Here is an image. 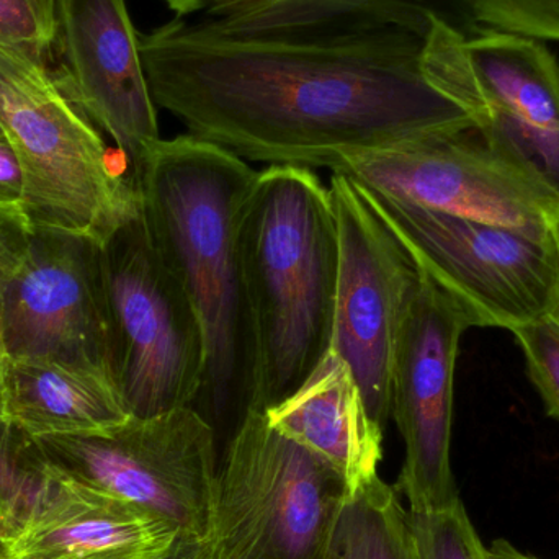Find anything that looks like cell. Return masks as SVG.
Here are the masks:
<instances>
[{"label":"cell","mask_w":559,"mask_h":559,"mask_svg":"<svg viewBox=\"0 0 559 559\" xmlns=\"http://www.w3.org/2000/svg\"><path fill=\"white\" fill-rule=\"evenodd\" d=\"M424 38L216 35L186 19L140 35L157 108L189 134L269 166L334 170L357 154L476 130L423 68Z\"/></svg>","instance_id":"6da1fadb"},{"label":"cell","mask_w":559,"mask_h":559,"mask_svg":"<svg viewBox=\"0 0 559 559\" xmlns=\"http://www.w3.org/2000/svg\"><path fill=\"white\" fill-rule=\"evenodd\" d=\"M258 173L231 151L187 133L160 138L131 174L147 229L205 332L200 414L212 426L231 419L233 432L254 407L258 377L241 255L242 209Z\"/></svg>","instance_id":"7a4b0ae2"},{"label":"cell","mask_w":559,"mask_h":559,"mask_svg":"<svg viewBox=\"0 0 559 559\" xmlns=\"http://www.w3.org/2000/svg\"><path fill=\"white\" fill-rule=\"evenodd\" d=\"M241 255L258 358L254 409L265 411L295 393L331 348L337 222L314 170H259L242 209Z\"/></svg>","instance_id":"3957f363"},{"label":"cell","mask_w":559,"mask_h":559,"mask_svg":"<svg viewBox=\"0 0 559 559\" xmlns=\"http://www.w3.org/2000/svg\"><path fill=\"white\" fill-rule=\"evenodd\" d=\"M0 131L19 157L23 215L35 231L104 245L140 213L127 159L105 144L45 56L0 45Z\"/></svg>","instance_id":"277c9868"},{"label":"cell","mask_w":559,"mask_h":559,"mask_svg":"<svg viewBox=\"0 0 559 559\" xmlns=\"http://www.w3.org/2000/svg\"><path fill=\"white\" fill-rule=\"evenodd\" d=\"M352 492L318 456L248 411L219 459L205 559H331Z\"/></svg>","instance_id":"5b68a950"},{"label":"cell","mask_w":559,"mask_h":559,"mask_svg":"<svg viewBox=\"0 0 559 559\" xmlns=\"http://www.w3.org/2000/svg\"><path fill=\"white\" fill-rule=\"evenodd\" d=\"M110 371L134 417L195 407L206 378L202 322L143 215L100 245Z\"/></svg>","instance_id":"8992f818"},{"label":"cell","mask_w":559,"mask_h":559,"mask_svg":"<svg viewBox=\"0 0 559 559\" xmlns=\"http://www.w3.org/2000/svg\"><path fill=\"white\" fill-rule=\"evenodd\" d=\"M423 68L491 150L559 199V62L540 39L432 16Z\"/></svg>","instance_id":"52a82bcc"},{"label":"cell","mask_w":559,"mask_h":559,"mask_svg":"<svg viewBox=\"0 0 559 559\" xmlns=\"http://www.w3.org/2000/svg\"><path fill=\"white\" fill-rule=\"evenodd\" d=\"M357 187L417 271L462 308L472 328L514 332L554 311L557 252L551 233L433 212Z\"/></svg>","instance_id":"ba28073f"},{"label":"cell","mask_w":559,"mask_h":559,"mask_svg":"<svg viewBox=\"0 0 559 559\" xmlns=\"http://www.w3.org/2000/svg\"><path fill=\"white\" fill-rule=\"evenodd\" d=\"M46 465L140 506L179 538L209 534L218 478L216 430L195 409L131 416L104 433L36 439Z\"/></svg>","instance_id":"9c48e42d"},{"label":"cell","mask_w":559,"mask_h":559,"mask_svg":"<svg viewBox=\"0 0 559 559\" xmlns=\"http://www.w3.org/2000/svg\"><path fill=\"white\" fill-rule=\"evenodd\" d=\"M338 277L331 350L350 368L378 426L391 419V373L419 271L357 183L332 174Z\"/></svg>","instance_id":"30bf717a"},{"label":"cell","mask_w":559,"mask_h":559,"mask_svg":"<svg viewBox=\"0 0 559 559\" xmlns=\"http://www.w3.org/2000/svg\"><path fill=\"white\" fill-rule=\"evenodd\" d=\"M332 174L433 212L550 235L559 199L478 131L437 134L342 160Z\"/></svg>","instance_id":"8fae6325"},{"label":"cell","mask_w":559,"mask_h":559,"mask_svg":"<svg viewBox=\"0 0 559 559\" xmlns=\"http://www.w3.org/2000/svg\"><path fill=\"white\" fill-rule=\"evenodd\" d=\"M472 328L459 305L419 272L391 373V417L404 442L396 489L411 512L439 511L459 501L453 478V388L460 341Z\"/></svg>","instance_id":"7c38bea8"},{"label":"cell","mask_w":559,"mask_h":559,"mask_svg":"<svg viewBox=\"0 0 559 559\" xmlns=\"http://www.w3.org/2000/svg\"><path fill=\"white\" fill-rule=\"evenodd\" d=\"M7 358L55 360L110 371V325L100 245L33 231L28 254L0 306Z\"/></svg>","instance_id":"4fadbf2b"},{"label":"cell","mask_w":559,"mask_h":559,"mask_svg":"<svg viewBox=\"0 0 559 559\" xmlns=\"http://www.w3.org/2000/svg\"><path fill=\"white\" fill-rule=\"evenodd\" d=\"M55 20L66 92L133 174L160 134L127 0H56Z\"/></svg>","instance_id":"5bb4252c"},{"label":"cell","mask_w":559,"mask_h":559,"mask_svg":"<svg viewBox=\"0 0 559 559\" xmlns=\"http://www.w3.org/2000/svg\"><path fill=\"white\" fill-rule=\"evenodd\" d=\"M46 468L41 498L7 542L9 559H159L179 540L140 506Z\"/></svg>","instance_id":"9a60e30c"},{"label":"cell","mask_w":559,"mask_h":559,"mask_svg":"<svg viewBox=\"0 0 559 559\" xmlns=\"http://www.w3.org/2000/svg\"><path fill=\"white\" fill-rule=\"evenodd\" d=\"M432 16L463 33L479 28L466 0H216L193 23L216 35L311 41L391 28L426 38Z\"/></svg>","instance_id":"2e32d148"},{"label":"cell","mask_w":559,"mask_h":559,"mask_svg":"<svg viewBox=\"0 0 559 559\" xmlns=\"http://www.w3.org/2000/svg\"><path fill=\"white\" fill-rule=\"evenodd\" d=\"M264 414L280 433L331 466L352 495L377 478L384 429L371 417L350 368L331 348L295 393Z\"/></svg>","instance_id":"e0dca14e"},{"label":"cell","mask_w":559,"mask_h":559,"mask_svg":"<svg viewBox=\"0 0 559 559\" xmlns=\"http://www.w3.org/2000/svg\"><path fill=\"white\" fill-rule=\"evenodd\" d=\"M0 411L33 439L104 433L131 417L102 368L7 357Z\"/></svg>","instance_id":"ac0fdd59"},{"label":"cell","mask_w":559,"mask_h":559,"mask_svg":"<svg viewBox=\"0 0 559 559\" xmlns=\"http://www.w3.org/2000/svg\"><path fill=\"white\" fill-rule=\"evenodd\" d=\"M331 559H417L409 512L380 476L348 498Z\"/></svg>","instance_id":"d6986e66"},{"label":"cell","mask_w":559,"mask_h":559,"mask_svg":"<svg viewBox=\"0 0 559 559\" xmlns=\"http://www.w3.org/2000/svg\"><path fill=\"white\" fill-rule=\"evenodd\" d=\"M48 483V468L36 439L0 411V518L19 532Z\"/></svg>","instance_id":"ffe728a7"},{"label":"cell","mask_w":559,"mask_h":559,"mask_svg":"<svg viewBox=\"0 0 559 559\" xmlns=\"http://www.w3.org/2000/svg\"><path fill=\"white\" fill-rule=\"evenodd\" d=\"M407 512L417 559H488L462 499L439 511Z\"/></svg>","instance_id":"44dd1931"},{"label":"cell","mask_w":559,"mask_h":559,"mask_svg":"<svg viewBox=\"0 0 559 559\" xmlns=\"http://www.w3.org/2000/svg\"><path fill=\"white\" fill-rule=\"evenodd\" d=\"M479 28L559 41V0H466Z\"/></svg>","instance_id":"7402d4cb"},{"label":"cell","mask_w":559,"mask_h":559,"mask_svg":"<svg viewBox=\"0 0 559 559\" xmlns=\"http://www.w3.org/2000/svg\"><path fill=\"white\" fill-rule=\"evenodd\" d=\"M512 334L521 344L528 377L540 393L547 413L559 420V322L545 316Z\"/></svg>","instance_id":"603a6c76"},{"label":"cell","mask_w":559,"mask_h":559,"mask_svg":"<svg viewBox=\"0 0 559 559\" xmlns=\"http://www.w3.org/2000/svg\"><path fill=\"white\" fill-rule=\"evenodd\" d=\"M55 39L56 22L39 0H0V45L45 56Z\"/></svg>","instance_id":"cb8c5ba5"},{"label":"cell","mask_w":559,"mask_h":559,"mask_svg":"<svg viewBox=\"0 0 559 559\" xmlns=\"http://www.w3.org/2000/svg\"><path fill=\"white\" fill-rule=\"evenodd\" d=\"M33 231L22 210L0 209V306L7 288L25 262Z\"/></svg>","instance_id":"d4e9b609"},{"label":"cell","mask_w":559,"mask_h":559,"mask_svg":"<svg viewBox=\"0 0 559 559\" xmlns=\"http://www.w3.org/2000/svg\"><path fill=\"white\" fill-rule=\"evenodd\" d=\"M22 199L23 174L19 157L9 140L0 134V209L22 210Z\"/></svg>","instance_id":"484cf974"},{"label":"cell","mask_w":559,"mask_h":559,"mask_svg":"<svg viewBox=\"0 0 559 559\" xmlns=\"http://www.w3.org/2000/svg\"><path fill=\"white\" fill-rule=\"evenodd\" d=\"M159 559H205L203 558L202 542L179 538L173 550Z\"/></svg>","instance_id":"4316f807"},{"label":"cell","mask_w":559,"mask_h":559,"mask_svg":"<svg viewBox=\"0 0 559 559\" xmlns=\"http://www.w3.org/2000/svg\"><path fill=\"white\" fill-rule=\"evenodd\" d=\"M163 2L166 3L173 12H176L179 19H186V16L199 12V10L209 9L216 0H163Z\"/></svg>","instance_id":"83f0119b"},{"label":"cell","mask_w":559,"mask_h":559,"mask_svg":"<svg viewBox=\"0 0 559 559\" xmlns=\"http://www.w3.org/2000/svg\"><path fill=\"white\" fill-rule=\"evenodd\" d=\"M486 555H488V559H538L522 554L508 540L492 542L491 547L486 548Z\"/></svg>","instance_id":"f1b7e54d"},{"label":"cell","mask_w":559,"mask_h":559,"mask_svg":"<svg viewBox=\"0 0 559 559\" xmlns=\"http://www.w3.org/2000/svg\"><path fill=\"white\" fill-rule=\"evenodd\" d=\"M551 236H554L555 252H557V289H555V305L550 316L559 322V215L551 226Z\"/></svg>","instance_id":"f546056e"},{"label":"cell","mask_w":559,"mask_h":559,"mask_svg":"<svg viewBox=\"0 0 559 559\" xmlns=\"http://www.w3.org/2000/svg\"><path fill=\"white\" fill-rule=\"evenodd\" d=\"M15 535V531L0 518V540L9 542Z\"/></svg>","instance_id":"4dcf8cb0"},{"label":"cell","mask_w":559,"mask_h":559,"mask_svg":"<svg viewBox=\"0 0 559 559\" xmlns=\"http://www.w3.org/2000/svg\"><path fill=\"white\" fill-rule=\"evenodd\" d=\"M39 3H41L43 9H45L46 12H48V15L51 16L52 20H55L56 0H39Z\"/></svg>","instance_id":"1f68e13d"},{"label":"cell","mask_w":559,"mask_h":559,"mask_svg":"<svg viewBox=\"0 0 559 559\" xmlns=\"http://www.w3.org/2000/svg\"><path fill=\"white\" fill-rule=\"evenodd\" d=\"M3 360H5V352H3L2 341H0V400H2V370Z\"/></svg>","instance_id":"d6a6232c"},{"label":"cell","mask_w":559,"mask_h":559,"mask_svg":"<svg viewBox=\"0 0 559 559\" xmlns=\"http://www.w3.org/2000/svg\"><path fill=\"white\" fill-rule=\"evenodd\" d=\"M7 555V542L0 540V558Z\"/></svg>","instance_id":"836d02e7"},{"label":"cell","mask_w":559,"mask_h":559,"mask_svg":"<svg viewBox=\"0 0 559 559\" xmlns=\"http://www.w3.org/2000/svg\"><path fill=\"white\" fill-rule=\"evenodd\" d=\"M0 559H9V550H7V555H5V557H2V558H0Z\"/></svg>","instance_id":"e575fe53"},{"label":"cell","mask_w":559,"mask_h":559,"mask_svg":"<svg viewBox=\"0 0 559 559\" xmlns=\"http://www.w3.org/2000/svg\"><path fill=\"white\" fill-rule=\"evenodd\" d=\"M0 134H3L2 131H0Z\"/></svg>","instance_id":"d590c367"}]
</instances>
